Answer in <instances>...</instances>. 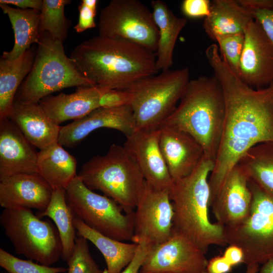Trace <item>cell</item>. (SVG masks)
<instances>
[{
	"instance_id": "83f0119b",
	"label": "cell",
	"mask_w": 273,
	"mask_h": 273,
	"mask_svg": "<svg viewBox=\"0 0 273 273\" xmlns=\"http://www.w3.org/2000/svg\"><path fill=\"white\" fill-rule=\"evenodd\" d=\"M0 7L9 17L15 39L12 49L4 52L2 57L14 60L23 54L32 44L39 43L41 36L39 30L40 11L15 8L5 4H0Z\"/></svg>"
},
{
	"instance_id": "484cf974",
	"label": "cell",
	"mask_w": 273,
	"mask_h": 273,
	"mask_svg": "<svg viewBox=\"0 0 273 273\" xmlns=\"http://www.w3.org/2000/svg\"><path fill=\"white\" fill-rule=\"evenodd\" d=\"M76 234L91 242L101 252L105 260L106 273H120L132 261L138 244L125 243L106 236L74 216Z\"/></svg>"
},
{
	"instance_id": "ab89813d",
	"label": "cell",
	"mask_w": 273,
	"mask_h": 273,
	"mask_svg": "<svg viewBox=\"0 0 273 273\" xmlns=\"http://www.w3.org/2000/svg\"><path fill=\"white\" fill-rule=\"evenodd\" d=\"M233 267L223 256H217L208 261L207 273H229Z\"/></svg>"
},
{
	"instance_id": "5b68a950",
	"label": "cell",
	"mask_w": 273,
	"mask_h": 273,
	"mask_svg": "<svg viewBox=\"0 0 273 273\" xmlns=\"http://www.w3.org/2000/svg\"><path fill=\"white\" fill-rule=\"evenodd\" d=\"M78 176L91 190H98L119 204L127 213L134 211L146 181L124 146L112 144L106 154L92 157Z\"/></svg>"
},
{
	"instance_id": "e575fe53",
	"label": "cell",
	"mask_w": 273,
	"mask_h": 273,
	"mask_svg": "<svg viewBox=\"0 0 273 273\" xmlns=\"http://www.w3.org/2000/svg\"><path fill=\"white\" fill-rule=\"evenodd\" d=\"M97 0H82L78 6V21L74 28L78 33L97 26L95 17L97 14Z\"/></svg>"
},
{
	"instance_id": "cb8c5ba5",
	"label": "cell",
	"mask_w": 273,
	"mask_h": 273,
	"mask_svg": "<svg viewBox=\"0 0 273 273\" xmlns=\"http://www.w3.org/2000/svg\"><path fill=\"white\" fill-rule=\"evenodd\" d=\"M152 14L159 31L156 55L158 71L170 69L173 64V55L179 34L186 26L187 20L176 16L166 3L160 0L151 2Z\"/></svg>"
},
{
	"instance_id": "1f68e13d",
	"label": "cell",
	"mask_w": 273,
	"mask_h": 273,
	"mask_svg": "<svg viewBox=\"0 0 273 273\" xmlns=\"http://www.w3.org/2000/svg\"><path fill=\"white\" fill-rule=\"evenodd\" d=\"M67 263V273H106L99 267L90 253L87 240L81 236L76 237L73 252Z\"/></svg>"
},
{
	"instance_id": "9c48e42d",
	"label": "cell",
	"mask_w": 273,
	"mask_h": 273,
	"mask_svg": "<svg viewBox=\"0 0 273 273\" xmlns=\"http://www.w3.org/2000/svg\"><path fill=\"white\" fill-rule=\"evenodd\" d=\"M0 224L17 254L48 266L61 257L62 246L58 230L31 209L5 208Z\"/></svg>"
},
{
	"instance_id": "bcb514c9",
	"label": "cell",
	"mask_w": 273,
	"mask_h": 273,
	"mask_svg": "<svg viewBox=\"0 0 273 273\" xmlns=\"http://www.w3.org/2000/svg\"><path fill=\"white\" fill-rule=\"evenodd\" d=\"M148 273H174V272H167V271H155V272H148Z\"/></svg>"
},
{
	"instance_id": "d6a6232c",
	"label": "cell",
	"mask_w": 273,
	"mask_h": 273,
	"mask_svg": "<svg viewBox=\"0 0 273 273\" xmlns=\"http://www.w3.org/2000/svg\"><path fill=\"white\" fill-rule=\"evenodd\" d=\"M0 266L8 273H63V267H51L35 263L32 260H23L0 249Z\"/></svg>"
},
{
	"instance_id": "b9f144b4",
	"label": "cell",
	"mask_w": 273,
	"mask_h": 273,
	"mask_svg": "<svg viewBox=\"0 0 273 273\" xmlns=\"http://www.w3.org/2000/svg\"><path fill=\"white\" fill-rule=\"evenodd\" d=\"M42 0H1L0 4L15 6L21 9H32L40 11Z\"/></svg>"
},
{
	"instance_id": "d4e9b609",
	"label": "cell",
	"mask_w": 273,
	"mask_h": 273,
	"mask_svg": "<svg viewBox=\"0 0 273 273\" xmlns=\"http://www.w3.org/2000/svg\"><path fill=\"white\" fill-rule=\"evenodd\" d=\"M76 159L58 142L38 153L37 173L53 191L66 190L76 174Z\"/></svg>"
},
{
	"instance_id": "60d3db41",
	"label": "cell",
	"mask_w": 273,
	"mask_h": 273,
	"mask_svg": "<svg viewBox=\"0 0 273 273\" xmlns=\"http://www.w3.org/2000/svg\"><path fill=\"white\" fill-rule=\"evenodd\" d=\"M223 256L233 266H236L244 261V253L239 247L229 245L224 252Z\"/></svg>"
},
{
	"instance_id": "4316f807",
	"label": "cell",
	"mask_w": 273,
	"mask_h": 273,
	"mask_svg": "<svg viewBox=\"0 0 273 273\" xmlns=\"http://www.w3.org/2000/svg\"><path fill=\"white\" fill-rule=\"evenodd\" d=\"M36 51L33 46L16 59L1 57L0 120L9 118L18 88L31 70Z\"/></svg>"
},
{
	"instance_id": "4fadbf2b",
	"label": "cell",
	"mask_w": 273,
	"mask_h": 273,
	"mask_svg": "<svg viewBox=\"0 0 273 273\" xmlns=\"http://www.w3.org/2000/svg\"><path fill=\"white\" fill-rule=\"evenodd\" d=\"M205 254L190 240L173 230L167 241L151 249L140 273H207Z\"/></svg>"
},
{
	"instance_id": "8fae6325",
	"label": "cell",
	"mask_w": 273,
	"mask_h": 273,
	"mask_svg": "<svg viewBox=\"0 0 273 273\" xmlns=\"http://www.w3.org/2000/svg\"><path fill=\"white\" fill-rule=\"evenodd\" d=\"M99 35L123 39L156 53L159 31L152 14L137 0H112L101 11Z\"/></svg>"
},
{
	"instance_id": "7dc6e473",
	"label": "cell",
	"mask_w": 273,
	"mask_h": 273,
	"mask_svg": "<svg viewBox=\"0 0 273 273\" xmlns=\"http://www.w3.org/2000/svg\"><path fill=\"white\" fill-rule=\"evenodd\" d=\"M2 273H8V272H2Z\"/></svg>"
},
{
	"instance_id": "ee69618b",
	"label": "cell",
	"mask_w": 273,
	"mask_h": 273,
	"mask_svg": "<svg viewBox=\"0 0 273 273\" xmlns=\"http://www.w3.org/2000/svg\"><path fill=\"white\" fill-rule=\"evenodd\" d=\"M257 273H273V258L263 263Z\"/></svg>"
},
{
	"instance_id": "44dd1931",
	"label": "cell",
	"mask_w": 273,
	"mask_h": 273,
	"mask_svg": "<svg viewBox=\"0 0 273 273\" xmlns=\"http://www.w3.org/2000/svg\"><path fill=\"white\" fill-rule=\"evenodd\" d=\"M110 88L99 85L77 87L72 94L48 96L38 102L47 115L57 124L82 118L100 108L101 96Z\"/></svg>"
},
{
	"instance_id": "8d00e7d4",
	"label": "cell",
	"mask_w": 273,
	"mask_h": 273,
	"mask_svg": "<svg viewBox=\"0 0 273 273\" xmlns=\"http://www.w3.org/2000/svg\"><path fill=\"white\" fill-rule=\"evenodd\" d=\"M211 2L209 0H184L181 5L183 13L187 17H207L210 14Z\"/></svg>"
},
{
	"instance_id": "277c9868",
	"label": "cell",
	"mask_w": 273,
	"mask_h": 273,
	"mask_svg": "<svg viewBox=\"0 0 273 273\" xmlns=\"http://www.w3.org/2000/svg\"><path fill=\"white\" fill-rule=\"evenodd\" d=\"M214 162L204 156L188 176L173 181L169 191L174 215L173 230L185 236L206 253L212 245L226 244L224 226L210 221L209 177Z\"/></svg>"
},
{
	"instance_id": "7402d4cb",
	"label": "cell",
	"mask_w": 273,
	"mask_h": 273,
	"mask_svg": "<svg viewBox=\"0 0 273 273\" xmlns=\"http://www.w3.org/2000/svg\"><path fill=\"white\" fill-rule=\"evenodd\" d=\"M8 118L39 150L58 142L61 126L47 115L39 103L14 102Z\"/></svg>"
},
{
	"instance_id": "74e56055",
	"label": "cell",
	"mask_w": 273,
	"mask_h": 273,
	"mask_svg": "<svg viewBox=\"0 0 273 273\" xmlns=\"http://www.w3.org/2000/svg\"><path fill=\"white\" fill-rule=\"evenodd\" d=\"M251 12L254 19L259 23L267 37L273 43V8Z\"/></svg>"
},
{
	"instance_id": "9a60e30c",
	"label": "cell",
	"mask_w": 273,
	"mask_h": 273,
	"mask_svg": "<svg viewBox=\"0 0 273 273\" xmlns=\"http://www.w3.org/2000/svg\"><path fill=\"white\" fill-rule=\"evenodd\" d=\"M160 129H135L126 137L124 147L139 166L146 183L170 190L173 181L159 146Z\"/></svg>"
},
{
	"instance_id": "603a6c76",
	"label": "cell",
	"mask_w": 273,
	"mask_h": 273,
	"mask_svg": "<svg viewBox=\"0 0 273 273\" xmlns=\"http://www.w3.org/2000/svg\"><path fill=\"white\" fill-rule=\"evenodd\" d=\"M253 19L252 12L241 6L237 0H214L203 27L207 35L215 41L220 36L244 33Z\"/></svg>"
},
{
	"instance_id": "7c38bea8",
	"label": "cell",
	"mask_w": 273,
	"mask_h": 273,
	"mask_svg": "<svg viewBox=\"0 0 273 273\" xmlns=\"http://www.w3.org/2000/svg\"><path fill=\"white\" fill-rule=\"evenodd\" d=\"M169 191L155 189L146 182L134 212L131 242H144L153 248L171 237L174 212Z\"/></svg>"
},
{
	"instance_id": "836d02e7",
	"label": "cell",
	"mask_w": 273,
	"mask_h": 273,
	"mask_svg": "<svg viewBox=\"0 0 273 273\" xmlns=\"http://www.w3.org/2000/svg\"><path fill=\"white\" fill-rule=\"evenodd\" d=\"M215 41L217 42L221 57L238 75L244 47V33L220 36L216 38Z\"/></svg>"
},
{
	"instance_id": "3957f363",
	"label": "cell",
	"mask_w": 273,
	"mask_h": 273,
	"mask_svg": "<svg viewBox=\"0 0 273 273\" xmlns=\"http://www.w3.org/2000/svg\"><path fill=\"white\" fill-rule=\"evenodd\" d=\"M225 112L223 93L218 80L214 75L200 76L190 79L178 104L162 125L190 134L202 147L204 156L215 162Z\"/></svg>"
},
{
	"instance_id": "4dcf8cb0",
	"label": "cell",
	"mask_w": 273,
	"mask_h": 273,
	"mask_svg": "<svg viewBox=\"0 0 273 273\" xmlns=\"http://www.w3.org/2000/svg\"><path fill=\"white\" fill-rule=\"evenodd\" d=\"M70 0H43L40 11V33L46 32L62 42L66 39L70 22L65 15V7Z\"/></svg>"
},
{
	"instance_id": "d6986e66",
	"label": "cell",
	"mask_w": 273,
	"mask_h": 273,
	"mask_svg": "<svg viewBox=\"0 0 273 273\" xmlns=\"http://www.w3.org/2000/svg\"><path fill=\"white\" fill-rule=\"evenodd\" d=\"M35 148L9 118L0 120V180L37 173L38 152Z\"/></svg>"
},
{
	"instance_id": "ba28073f",
	"label": "cell",
	"mask_w": 273,
	"mask_h": 273,
	"mask_svg": "<svg viewBox=\"0 0 273 273\" xmlns=\"http://www.w3.org/2000/svg\"><path fill=\"white\" fill-rule=\"evenodd\" d=\"M249 186L252 195L249 214L236 224L224 226L226 244L242 249L247 266L273 258V194L250 178Z\"/></svg>"
},
{
	"instance_id": "e0dca14e",
	"label": "cell",
	"mask_w": 273,
	"mask_h": 273,
	"mask_svg": "<svg viewBox=\"0 0 273 273\" xmlns=\"http://www.w3.org/2000/svg\"><path fill=\"white\" fill-rule=\"evenodd\" d=\"M249 179L238 163L230 171L211 205L217 223L223 226L231 225L248 216L252 199Z\"/></svg>"
},
{
	"instance_id": "ffe728a7",
	"label": "cell",
	"mask_w": 273,
	"mask_h": 273,
	"mask_svg": "<svg viewBox=\"0 0 273 273\" xmlns=\"http://www.w3.org/2000/svg\"><path fill=\"white\" fill-rule=\"evenodd\" d=\"M53 190L38 173H20L0 180V205L5 208H25L42 212L48 207Z\"/></svg>"
},
{
	"instance_id": "2e32d148",
	"label": "cell",
	"mask_w": 273,
	"mask_h": 273,
	"mask_svg": "<svg viewBox=\"0 0 273 273\" xmlns=\"http://www.w3.org/2000/svg\"><path fill=\"white\" fill-rule=\"evenodd\" d=\"M107 128L117 130L126 137L136 129L130 105L118 108L100 107L84 117L61 126L58 143L68 148L78 145L94 130Z\"/></svg>"
},
{
	"instance_id": "d590c367",
	"label": "cell",
	"mask_w": 273,
	"mask_h": 273,
	"mask_svg": "<svg viewBox=\"0 0 273 273\" xmlns=\"http://www.w3.org/2000/svg\"><path fill=\"white\" fill-rule=\"evenodd\" d=\"M131 93L126 89H110L104 93L99 101L100 107L113 108L130 105Z\"/></svg>"
},
{
	"instance_id": "8992f818",
	"label": "cell",
	"mask_w": 273,
	"mask_h": 273,
	"mask_svg": "<svg viewBox=\"0 0 273 273\" xmlns=\"http://www.w3.org/2000/svg\"><path fill=\"white\" fill-rule=\"evenodd\" d=\"M31 70L20 86L14 102L38 103L65 88L95 85L75 67L65 54L63 42L41 34Z\"/></svg>"
},
{
	"instance_id": "6da1fadb",
	"label": "cell",
	"mask_w": 273,
	"mask_h": 273,
	"mask_svg": "<svg viewBox=\"0 0 273 273\" xmlns=\"http://www.w3.org/2000/svg\"><path fill=\"white\" fill-rule=\"evenodd\" d=\"M205 54L221 86L225 108L220 146L209 177L211 206L241 157L257 144L273 142V83L260 89L244 83L221 57L216 43Z\"/></svg>"
},
{
	"instance_id": "f1b7e54d",
	"label": "cell",
	"mask_w": 273,
	"mask_h": 273,
	"mask_svg": "<svg viewBox=\"0 0 273 273\" xmlns=\"http://www.w3.org/2000/svg\"><path fill=\"white\" fill-rule=\"evenodd\" d=\"M65 193L64 189L53 191L47 208L36 215L40 218L48 217L54 221L62 246L61 258L67 262L75 247L76 231L73 222L74 215L67 203Z\"/></svg>"
},
{
	"instance_id": "7bdbcfd3",
	"label": "cell",
	"mask_w": 273,
	"mask_h": 273,
	"mask_svg": "<svg viewBox=\"0 0 273 273\" xmlns=\"http://www.w3.org/2000/svg\"><path fill=\"white\" fill-rule=\"evenodd\" d=\"M245 9L254 11L273 8V0H237Z\"/></svg>"
},
{
	"instance_id": "30bf717a",
	"label": "cell",
	"mask_w": 273,
	"mask_h": 273,
	"mask_svg": "<svg viewBox=\"0 0 273 273\" xmlns=\"http://www.w3.org/2000/svg\"><path fill=\"white\" fill-rule=\"evenodd\" d=\"M67 203L74 217L101 234L121 241H131L134 212L126 213L112 199L88 188L78 175L66 189Z\"/></svg>"
},
{
	"instance_id": "f546056e",
	"label": "cell",
	"mask_w": 273,
	"mask_h": 273,
	"mask_svg": "<svg viewBox=\"0 0 273 273\" xmlns=\"http://www.w3.org/2000/svg\"><path fill=\"white\" fill-rule=\"evenodd\" d=\"M238 163L251 179L273 194V142L254 146L241 157Z\"/></svg>"
},
{
	"instance_id": "7a4b0ae2",
	"label": "cell",
	"mask_w": 273,
	"mask_h": 273,
	"mask_svg": "<svg viewBox=\"0 0 273 273\" xmlns=\"http://www.w3.org/2000/svg\"><path fill=\"white\" fill-rule=\"evenodd\" d=\"M69 58L94 85L110 89H125L159 71L155 53L125 40L99 35L78 44Z\"/></svg>"
},
{
	"instance_id": "ac0fdd59",
	"label": "cell",
	"mask_w": 273,
	"mask_h": 273,
	"mask_svg": "<svg viewBox=\"0 0 273 273\" xmlns=\"http://www.w3.org/2000/svg\"><path fill=\"white\" fill-rule=\"evenodd\" d=\"M159 129L160 148L173 181L188 176L204 157L202 147L181 130L166 125Z\"/></svg>"
},
{
	"instance_id": "f35d334b",
	"label": "cell",
	"mask_w": 273,
	"mask_h": 273,
	"mask_svg": "<svg viewBox=\"0 0 273 273\" xmlns=\"http://www.w3.org/2000/svg\"><path fill=\"white\" fill-rule=\"evenodd\" d=\"M152 248L144 242L139 243L133 259L120 273H140L142 265Z\"/></svg>"
},
{
	"instance_id": "5bb4252c",
	"label": "cell",
	"mask_w": 273,
	"mask_h": 273,
	"mask_svg": "<svg viewBox=\"0 0 273 273\" xmlns=\"http://www.w3.org/2000/svg\"><path fill=\"white\" fill-rule=\"evenodd\" d=\"M238 77L255 89L273 83V43L259 23L252 20L244 32Z\"/></svg>"
},
{
	"instance_id": "52a82bcc",
	"label": "cell",
	"mask_w": 273,
	"mask_h": 273,
	"mask_svg": "<svg viewBox=\"0 0 273 273\" xmlns=\"http://www.w3.org/2000/svg\"><path fill=\"white\" fill-rule=\"evenodd\" d=\"M190 80L189 69L185 67L143 78L126 88L132 96L136 129L159 128L176 107Z\"/></svg>"
},
{
	"instance_id": "f6af8a7d",
	"label": "cell",
	"mask_w": 273,
	"mask_h": 273,
	"mask_svg": "<svg viewBox=\"0 0 273 273\" xmlns=\"http://www.w3.org/2000/svg\"><path fill=\"white\" fill-rule=\"evenodd\" d=\"M259 270V264H253L247 266L245 273H257Z\"/></svg>"
}]
</instances>
